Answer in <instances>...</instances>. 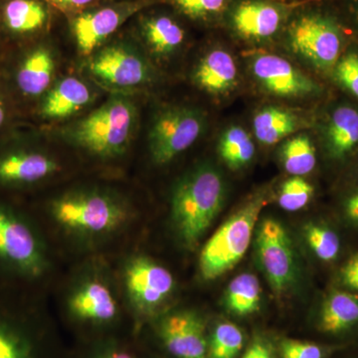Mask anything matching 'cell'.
I'll return each instance as SVG.
<instances>
[{
	"mask_svg": "<svg viewBox=\"0 0 358 358\" xmlns=\"http://www.w3.org/2000/svg\"><path fill=\"white\" fill-rule=\"evenodd\" d=\"M47 268L46 246L34 219L8 195L0 194V289L32 286Z\"/></svg>",
	"mask_w": 358,
	"mask_h": 358,
	"instance_id": "1",
	"label": "cell"
},
{
	"mask_svg": "<svg viewBox=\"0 0 358 358\" xmlns=\"http://www.w3.org/2000/svg\"><path fill=\"white\" fill-rule=\"evenodd\" d=\"M226 199V185L217 169L204 164L185 174L176 185L171 199V218L185 247L197 246Z\"/></svg>",
	"mask_w": 358,
	"mask_h": 358,
	"instance_id": "2",
	"label": "cell"
},
{
	"mask_svg": "<svg viewBox=\"0 0 358 358\" xmlns=\"http://www.w3.org/2000/svg\"><path fill=\"white\" fill-rule=\"evenodd\" d=\"M303 6L294 10L285 26V41L294 53L317 70L334 71L345 48L348 24L339 11L320 6L301 8Z\"/></svg>",
	"mask_w": 358,
	"mask_h": 358,
	"instance_id": "3",
	"label": "cell"
},
{
	"mask_svg": "<svg viewBox=\"0 0 358 358\" xmlns=\"http://www.w3.org/2000/svg\"><path fill=\"white\" fill-rule=\"evenodd\" d=\"M268 202L267 192L257 193L209 238L199 258L200 274L204 280L217 279L241 261L251 243L261 212Z\"/></svg>",
	"mask_w": 358,
	"mask_h": 358,
	"instance_id": "4",
	"label": "cell"
},
{
	"mask_svg": "<svg viewBox=\"0 0 358 358\" xmlns=\"http://www.w3.org/2000/svg\"><path fill=\"white\" fill-rule=\"evenodd\" d=\"M52 219L63 229L83 237H102L122 228L129 217L126 206L102 192L65 195L49 207Z\"/></svg>",
	"mask_w": 358,
	"mask_h": 358,
	"instance_id": "5",
	"label": "cell"
},
{
	"mask_svg": "<svg viewBox=\"0 0 358 358\" xmlns=\"http://www.w3.org/2000/svg\"><path fill=\"white\" fill-rule=\"evenodd\" d=\"M134 122L133 105L124 99L110 101L74 129V140L100 157H115L124 152L131 138Z\"/></svg>",
	"mask_w": 358,
	"mask_h": 358,
	"instance_id": "6",
	"label": "cell"
},
{
	"mask_svg": "<svg viewBox=\"0 0 358 358\" xmlns=\"http://www.w3.org/2000/svg\"><path fill=\"white\" fill-rule=\"evenodd\" d=\"M205 128V117L199 110L174 107L155 117L148 141L152 159L166 164L192 147Z\"/></svg>",
	"mask_w": 358,
	"mask_h": 358,
	"instance_id": "7",
	"label": "cell"
},
{
	"mask_svg": "<svg viewBox=\"0 0 358 358\" xmlns=\"http://www.w3.org/2000/svg\"><path fill=\"white\" fill-rule=\"evenodd\" d=\"M307 2L234 0L225 20L237 36L249 41H265L282 33L292 14Z\"/></svg>",
	"mask_w": 358,
	"mask_h": 358,
	"instance_id": "8",
	"label": "cell"
},
{
	"mask_svg": "<svg viewBox=\"0 0 358 358\" xmlns=\"http://www.w3.org/2000/svg\"><path fill=\"white\" fill-rule=\"evenodd\" d=\"M21 141H0V194L29 189L57 173L51 157Z\"/></svg>",
	"mask_w": 358,
	"mask_h": 358,
	"instance_id": "9",
	"label": "cell"
},
{
	"mask_svg": "<svg viewBox=\"0 0 358 358\" xmlns=\"http://www.w3.org/2000/svg\"><path fill=\"white\" fill-rule=\"evenodd\" d=\"M256 252L273 291L277 294L288 292L296 281L298 268L291 238L281 222L267 218L259 224Z\"/></svg>",
	"mask_w": 358,
	"mask_h": 358,
	"instance_id": "10",
	"label": "cell"
},
{
	"mask_svg": "<svg viewBox=\"0 0 358 358\" xmlns=\"http://www.w3.org/2000/svg\"><path fill=\"white\" fill-rule=\"evenodd\" d=\"M10 293L0 289V358H46L39 324Z\"/></svg>",
	"mask_w": 358,
	"mask_h": 358,
	"instance_id": "11",
	"label": "cell"
},
{
	"mask_svg": "<svg viewBox=\"0 0 358 358\" xmlns=\"http://www.w3.org/2000/svg\"><path fill=\"white\" fill-rule=\"evenodd\" d=\"M155 4L157 0H119L75 14L71 28L78 48L88 55L134 14Z\"/></svg>",
	"mask_w": 358,
	"mask_h": 358,
	"instance_id": "12",
	"label": "cell"
},
{
	"mask_svg": "<svg viewBox=\"0 0 358 358\" xmlns=\"http://www.w3.org/2000/svg\"><path fill=\"white\" fill-rule=\"evenodd\" d=\"M124 281L134 310L141 315L157 312L176 288L173 274L147 256L134 257L127 263Z\"/></svg>",
	"mask_w": 358,
	"mask_h": 358,
	"instance_id": "13",
	"label": "cell"
},
{
	"mask_svg": "<svg viewBox=\"0 0 358 358\" xmlns=\"http://www.w3.org/2000/svg\"><path fill=\"white\" fill-rule=\"evenodd\" d=\"M157 334L173 358H208V339L199 313L192 310L169 313L157 324Z\"/></svg>",
	"mask_w": 358,
	"mask_h": 358,
	"instance_id": "14",
	"label": "cell"
},
{
	"mask_svg": "<svg viewBox=\"0 0 358 358\" xmlns=\"http://www.w3.org/2000/svg\"><path fill=\"white\" fill-rule=\"evenodd\" d=\"M251 70L256 81L272 95L303 98L319 93L320 86L286 59L274 54H260L253 59Z\"/></svg>",
	"mask_w": 358,
	"mask_h": 358,
	"instance_id": "15",
	"label": "cell"
},
{
	"mask_svg": "<svg viewBox=\"0 0 358 358\" xmlns=\"http://www.w3.org/2000/svg\"><path fill=\"white\" fill-rule=\"evenodd\" d=\"M54 61L50 50L36 44L20 52V57L4 77L7 88L22 100L39 98L50 86Z\"/></svg>",
	"mask_w": 358,
	"mask_h": 358,
	"instance_id": "16",
	"label": "cell"
},
{
	"mask_svg": "<svg viewBox=\"0 0 358 358\" xmlns=\"http://www.w3.org/2000/svg\"><path fill=\"white\" fill-rule=\"evenodd\" d=\"M45 0H0V34L4 44L24 43L41 34L50 21Z\"/></svg>",
	"mask_w": 358,
	"mask_h": 358,
	"instance_id": "17",
	"label": "cell"
},
{
	"mask_svg": "<svg viewBox=\"0 0 358 358\" xmlns=\"http://www.w3.org/2000/svg\"><path fill=\"white\" fill-rule=\"evenodd\" d=\"M68 312L80 324L107 327L119 315L114 294L103 282L90 280L78 287L68 299Z\"/></svg>",
	"mask_w": 358,
	"mask_h": 358,
	"instance_id": "18",
	"label": "cell"
},
{
	"mask_svg": "<svg viewBox=\"0 0 358 358\" xmlns=\"http://www.w3.org/2000/svg\"><path fill=\"white\" fill-rule=\"evenodd\" d=\"M95 76L117 87H133L145 83L148 69L145 61L122 45L103 48L90 64Z\"/></svg>",
	"mask_w": 358,
	"mask_h": 358,
	"instance_id": "19",
	"label": "cell"
},
{
	"mask_svg": "<svg viewBox=\"0 0 358 358\" xmlns=\"http://www.w3.org/2000/svg\"><path fill=\"white\" fill-rule=\"evenodd\" d=\"M194 80L200 88L213 95L229 93L237 85L236 62L229 52L213 49L200 61Z\"/></svg>",
	"mask_w": 358,
	"mask_h": 358,
	"instance_id": "20",
	"label": "cell"
},
{
	"mask_svg": "<svg viewBox=\"0 0 358 358\" xmlns=\"http://www.w3.org/2000/svg\"><path fill=\"white\" fill-rule=\"evenodd\" d=\"M138 28L141 36L155 53H173L185 41L183 26L174 16L166 13L141 15Z\"/></svg>",
	"mask_w": 358,
	"mask_h": 358,
	"instance_id": "21",
	"label": "cell"
},
{
	"mask_svg": "<svg viewBox=\"0 0 358 358\" xmlns=\"http://www.w3.org/2000/svg\"><path fill=\"white\" fill-rule=\"evenodd\" d=\"M307 126L300 115L277 106L263 108L253 119L256 138L266 145H275Z\"/></svg>",
	"mask_w": 358,
	"mask_h": 358,
	"instance_id": "22",
	"label": "cell"
},
{
	"mask_svg": "<svg viewBox=\"0 0 358 358\" xmlns=\"http://www.w3.org/2000/svg\"><path fill=\"white\" fill-rule=\"evenodd\" d=\"M326 145L334 159L348 157L358 145V110L352 106L336 108L327 122Z\"/></svg>",
	"mask_w": 358,
	"mask_h": 358,
	"instance_id": "23",
	"label": "cell"
},
{
	"mask_svg": "<svg viewBox=\"0 0 358 358\" xmlns=\"http://www.w3.org/2000/svg\"><path fill=\"white\" fill-rule=\"evenodd\" d=\"M91 100L88 87L76 79L66 78L52 89L40 107V115L45 119H61L82 109Z\"/></svg>",
	"mask_w": 358,
	"mask_h": 358,
	"instance_id": "24",
	"label": "cell"
},
{
	"mask_svg": "<svg viewBox=\"0 0 358 358\" xmlns=\"http://www.w3.org/2000/svg\"><path fill=\"white\" fill-rule=\"evenodd\" d=\"M358 324V296L333 292L322 305L320 327L327 334H339Z\"/></svg>",
	"mask_w": 358,
	"mask_h": 358,
	"instance_id": "25",
	"label": "cell"
},
{
	"mask_svg": "<svg viewBox=\"0 0 358 358\" xmlns=\"http://www.w3.org/2000/svg\"><path fill=\"white\" fill-rule=\"evenodd\" d=\"M261 294L260 282L255 275L245 273L237 275L226 289V307L236 315H251L260 308Z\"/></svg>",
	"mask_w": 358,
	"mask_h": 358,
	"instance_id": "26",
	"label": "cell"
},
{
	"mask_svg": "<svg viewBox=\"0 0 358 358\" xmlns=\"http://www.w3.org/2000/svg\"><path fill=\"white\" fill-rule=\"evenodd\" d=\"M218 152L228 167L236 171L246 166L253 159L255 145L251 136L243 128L232 126L221 136Z\"/></svg>",
	"mask_w": 358,
	"mask_h": 358,
	"instance_id": "27",
	"label": "cell"
},
{
	"mask_svg": "<svg viewBox=\"0 0 358 358\" xmlns=\"http://www.w3.org/2000/svg\"><path fill=\"white\" fill-rule=\"evenodd\" d=\"M282 166L294 176L312 173L317 164L315 148L307 134H298L289 138L281 148Z\"/></svg>",
	"mask_w": 358,
	"mask_h": 358,
	"instance_id": "28",
	"label": "cell"
},
{
	"mask_svg": "<svg viewBox=\"0 0 358 358\" xmlns=\"http://www.w3.org/2000/svg\"><path fill=\"white\" fill-rule=\"evenodd\" d=\"M166 3L188 20L202 23H217L225 20L234 0H157Z\"/></svg>",
	"mask_w": 358,
	"mask_h": 358,
	"instance_id": "29",
	"label": "cell"
},
{
	"mask_svg": "<svg viewBox=\"0 0 358 358\" xmlns=\"http://www.w3.org/2000/svg\"><path fill=\"white\" fill-rule=\"evenodd\" d=\"M243 345L241 329L231 322H221L208 341V358H236Z\"/></svg>",
	"mask_w": 358,
	"mask_h": 358,
	"instance_id": "30",
	"label": "cell"
},
{
	"mask_svg": "<svg viewBox=\"0 0 358 358\" xmlns=\"http://www.w3.org/2000/svg\"><path fill=\"white\" fill-rule=\"evenodd\" d=\"M306 240L320 260L333 261L338 256L341 243L333 230L320 224H308L305 229Z\"/></svg>",
	"mask_w": 358,
	"mask_h": 358,
	"instance_id": "31",
	"label": "cell"
},
{
	"mask_svg": "<svg viewBox=\"0 0 358 358\" xmlns=\"http://www.w3.org/2000/svg\"><path fill=\"white\" fill-rule=\"evenodd\" d=\"M313 187L303 176H293L282 183L279 204L284 210L298 211L312 199Z\"/></svg>",
	"mask_w": 358,
	"mask_h": 358,
	"instance_id": "32",
	"label": "cell"
},
{
	"mask_svg": "<svg viewBox=\"0 0 358 358\" xmlns=\"http://www.w3.org/2000/svg\"><path fill=\"white\" fill-rule=\"evenodd\" d=\"M334 72L338 83L358 99V52L350 51L341 56Z\"/></svg>",
	"mask_w": 358,
	"mask_h": 358,
	"instance_id": "33",
	"label": "cell"
},
{
	"mask_svg": "<svg viewBox=\"0 0 358 358\" xmlns=\"http://www.w3.org/2000/svg\"><path fill=\"white\" fill-rule=\"evenodd\" d=\"M282 358H324L320 346L307 341L285 339L281 345Z\"/></svg>",
	"mask_w": 358,
	"mask_h": 358,
	"instance_id": "34",
	"label": "cell"
},
{
	"mask_svg": "<svg viewBox=\"0 0 358 358\" xmlns=\"http://www.w3.org/2000/svg\"><path fill=\"white\" fill-rule=\"evenodd\" d=\"M86 358H141L138 353L129 346L109 343L94 350Z\"/></svg>",
	"mask_w": 358,
	"mask_h": 358,
	"instance_id": "35",
	"label": "cell"
},
{
	"mask_svg": "<svg viewBox=\"0 0 358 358\" xmlns=\"http://www.w3.org/2000/svg\"><path fill=\"white\" fill-rule=\"evenodd\" d=\"M10 93L4 77L0 76V141L8 129L11 120Z\"/></svg>",
	"mask_w": 358,
	"mask_h": 358,
	"instance_id": "36",
	"label": "cell"
},
{
	"mask_svg": "<svg viewBox=\"0 0 358 358\" xmlns=\"http://www.w3.org/2000/svg\"><path fill=\"white\" fill-rule=\"evenodd\" d=\"M100 0H45L50 7L68 14H78L98 3Z\"/></svg>",
	"mask_w": 358,
	"mask_h": 358,
	"instance_id": "37",
	"label": "cell"
},
{
	"mask_svg": "<svg viewBox=\"0 0 358 358\" xmlns=\"http://www.w3.org/2000/svg\"><path fill=\"white\" fill-rule=\"evenodd\" d=\"M341 279L348 288L358 291V254L350 258L341 268Z\"/></svg>",
	"mask_w": 358,
	"mask_h": 358,
	"instance_id": "38",
	"label": "cell"
},
{
	"mask_svg": "<svg viewBox=\"0 0 358 358\" xmlns=\"http://www.w3.org/2000/svg\"><path fill=\"white\" fill-rule=\"evenodd\" d=\"M339 13L346 24L358 34V0H339Z\"/></svg>",
	"mask_w": 358,
	"mask_h": 358,
	"instance_id": "39",
	"label": "cell"
},
{
	"mask_svg": "<svg viewBox=\"0 0 358 358\" xmlns=\"http://www.w3.org/2000/svg\"><path fill=\"white\" fill-rule=\"evenodd\" d=\"M242 358H275L270 346L262 341H256L250 345Z\"/></svg>",
	"mask_w": 358,
	"mask_h": 358,
	"instance_id": "40",
	"label": "cell"
},
{
	"mask_svg": "<svg viewBox=\"0 0 358 358\" xmlns=\"http://www.w3.org/2000/svg\"><path fill=\"white\" fill-rule=\"evenodd\" d=\"M346 215L358 224V192L353 193L345 202Z\"/></svg>",
	"mask_w": 358,
	"mask_h": 358,
	"instance_id": "41",
	"label": "cell"
},
{
	"mask_svg": "<svg viewBox=\"0 0 358 358\" xmlns=\"http://www.w3.org/2000/svg\"><path fill=\"white\" fill-rule=\"evenodd\" d=\"M280 1H284V2H306V1H310V0H280Z\"/></svg>",
	"mask_w": 358,
	"mask_h": 358,
	"instance_id": "42",
	"label": "cell"
},
{
	"mask_svg": "<svg viewBox=\"0 0 358 358\" xmlns=\"http://www.w3.org/2000/svg\"><path fill=\"white\" fill-rule=\"evenodd\" d=\"M3 45L4 42L3 40H2L1 34H0V49H1L2 47H3Z\"/></svg>",
	"mask_w": 358,
	"mask_h": 358,
	"instance_id": "43",
	"label": "cell"
}]
</instances>
